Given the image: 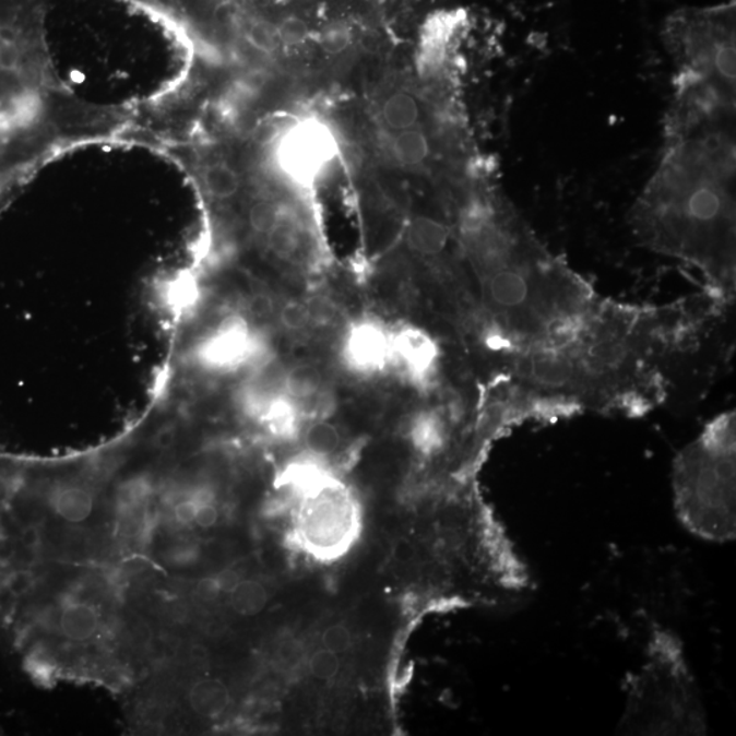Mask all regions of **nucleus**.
Segmentation results:
<instances>
[{"instance_id": "nucleus-1", "label": "nucleus", "mask_w": 736, "mask_h": 736, "mask_svg": "<svg viewBox=\"0 0 736 736\" xmlns=\"http://www.w3.org/2000/svg\"><path fill=\"white\" fill-rule=\"evenodd\" d=\"M663 156L637 198L641 245L701 273L717 301L736 290L735 112L667 114Z\"/></svg>"}, {"instance_id": "nucleus-2", "label": "nucleus", "mask_w": 736, "mask_h": 736, "mask_svg": "<svg viewBox=\"0 0 736 736\" xmlns=\"http://www.w3.org/2000/svg\"><path fill=\"white\" fill-rule=\"evenodd\" d=\"M674 503L691 534L723 543L736 534V416L708 423L674 460Z\"/></svg>"}, {"instance_id": "nucleus-3", "label": "nucleus", "mask_w": 736, "mask_h": 736, "mask_svg": "<svg viewBox=\"0 0 736 736\" xmlns=\"http://www.w3.org/2000/svg\"><path fill=\"white\" fill-rule=\"evenodd\" d=\"M625 732L640 734H704V708L677 637L655 631L646 661L629 679Z\"/></svg>"}, {"instance_id": "nucleus-4", "label": "nucleus", "mask_w": 736, "mask_h": 736, "mask_svg": "<svg viewBox=\"0 0 736 736\" xmlns=\"http://www.w3.org/2000/svg\"><path fill=\"white\" fill-rule=\"evenodd\" d=\"M735 0L669 14L662 37L677 79L700 82L735 102Z\"/></svg>"}, {"instance_id": "nucleus-5", "label": "nucleus", "mask_w": 736, "mask_h": 736, "mask_svg": "<svg viewBox=\"0 0 736 736\" xmlns=\"http://www.w3.org/2000/svg\"><path fill=\"white\" fill-rule=\"evenodd\" d=\"M358 502L336 477L300 498L296 531L306 550L320 559L342 557L359 535Z\"/></svg>"}, {"instance_id": "nucleus-6", "label": "nucleus", "mask_w": 736, "mask_h": 736, "mask_svg": "<svg viewBox=\"0 0 736 736\" xmlns=\"http://www.w3.org/2000/svg\"><path fill=\"white\" fill-rule=\"evenodd\" d=\"M195 361L206 370L230 372L254 368L272 358L265 339L244 317L225 318L195 348Z\"/></svg>"}, {"instance_id": "nucleus-7", "label": "nucleus", "mask_w": 736, "mask_h": 736, "mask_svg": "<svg viewBox=\"0 0 736 736\" xmlns=\"http://www.w3.org/2000/svg\"><path fill=\"white\" fill-rule=\"evenodd\" d=\"M441 358V345L426 329L404 325L392 331L390 367L397 368L401 376L415 388L431 387Z\"/></svg>"}, {"instance_id": "nucleus-8", "label": "nucleus", "mask_w": 736, "mask_h": 736, "mask_svg": "<svg viewBox=\"0 0 736 736\" xmlns=\"http://www.w3.org/2000/svg\"><path fill=\"white\" fill-rule=\"evenodd\" d=\"M392 331L373 317L351 322L342 340L340 355L356 376L371 377L390 367Z\"/></svg>"}, {"instance_id": "nucleus-9", "label": "nucleus", "mask_w": 736, "mask_h": 736, "mask_svg": "<svg viewBox=\"0 0 736 736\" xmlns=\"http://www.w3.org/2000/svg\"><path fill=\"white\" fill-rule=\"evenodd\" d=\"M332 141L325 129L301 124L285 136L280 147V166L299 182H311L332 156Z\"/></svg>"}, {"instance_id": "nucleus-10", "label": "nucleus", "mask_w": 736, "mask_h": 736, "mask_svg": "<svg viewBox=\"0 0 736 736\" xmlns=\"http://www.w3.org/2000/svg\"><path fill=\"white\" fill-rule=\"evenodd\" d=\"M454 416H449L442 408H427L412 416L408 437L417 452L426 458L438 455L447 449L452 437Z\"/></svg>"}, {"instance_id": "nucleus-11", "label": "nucleus", "mask_w": 736, "mask_h": 736, "mask_svg": "<svg viewBox=\"0 0 736 736\" xmlns=\"http://www.w3.org/2000/svg\"><path fill=\"white\" fill-rule=\"evenodd\" d=\"M450 241H452V228L436 217H416L406 228L405 244L417 256L442 257L449 249Z\"/></svg>"}, {"instance_id": "nucleus-12", "label": "nucleus", "mask_w": 736, "mask_h": 736, "mask_svg": "<svg viewBox=\"0 0 736 736\" xmlns=\"http://www.w3.org/2000/svg\"><path fill=\"white\" fill-rule=\"evenodd\" d=\"M48 503L52 512L70 524H81L91 518L95 498L84 485L68 482L49 488Z\"/></svg>"}, {"instance_id": "nucleus-13", "label": "nucleus", "mask_w": 736, "mask_h": 736, "mask_svg": "<svg viewBox=\"0 0 736 736\" xmlns=\"http://www.w3.org/2000/svg\"><path fill=\"white\" fill-rule=\"evenodd\" d=\"M102 629V615L93 604L70 601L60 608L59 633L73 642L91 641Z\"/></svg>"}, {"instance_id": "nucleus-14", "label": "nucleus", "mask_w": 736, "mask_h": 736, "mask_svg": "<svg viewBox=\"0 0 736 736\" xmlns=\"http://www.w3.org/2000/svg\"><path fill=\"white\" fill-rule=\"evenodd\" d=\"M190 705L198 715L217 717L223 715L229 705V691L222 680L203 679L190 690Z\"/></svg>"}, {"instance_id": "nucleus-15", "label": "nucleus", "mask_w": 736, "mask_h": 736, "mask_svg": "<svg viewBox=\"0 0 736 736\" xmlns=\"http://www.w3.org/2000/svg\"><path fill=\"white\" fill-rule=\"evenodd\" d=\"M422 117L420 106L409 93L397 92L388 97L382 107V119L389 129H415Z\"/></svg>"}, {"instance_id": "nucleus-16", "label": "nucleus", "mask_w": 736, "mask_h": 736, "mask_svg": "<svg viewBox=\"0 0 736 736\" xmlns=\"http://www.w3.org/2000/svg\"><path fill=\"white\" fill-rule=\"evenodd\" d=\"M395 158L406 167H420L430 158L431 142L425 131L409 129L400 131L392 146Z\"/></svg>"}, {"instance_id": "nucleus-17", "label": "nucleus", "mask_w": 736, "mask_h": 736, "mask_svg": "<svg viewBox=\"0 0 736 736\" xmlns=\"http://www.w3.org/2000/svg\"><path fill=\"white\" fill-rule=\"evenodd\" d=\"M323 390V379L318 368L312 365H295L285 372V393L296 403L314 397Z\"/></svg>"}, {"instance_id": "nucleus-18", "label": "nucleus", "mask_w": 736, "mask_h": 736, "mask_svg": "<svg viewBox=\"0 0 736 736\" xmlns=\"http://www.w3.org/2000/svg\"><path fill=\"white\" fill-rule=\"evenodd\" d=\"M304 442L307 453L325 460L329 455L336 453L342 444V434L331 422L314 419L306 428Z\"/></svg>"}, {"instance_id": "nucleus-19", "label": "nucleus", "mask_w": 736, "mask_h": 736, "mask_svg": "<svg viewBox=\"0 0 736 736\" xmlns=\"http://www.w3.org/2000/svg\"><path fill=\"white\" fill-rule=\"evenodd\" d=\"M228 595L230 607L246 617L260 614L268 603L266 587L254 580H240Z\"/></svg>"}, {"instance_id": "nucleus-20", "label": "nucleus", "mask_w": 736, "mask_h": 736, "mask_svg": "<svg viewBox=\"0 0 736 736\" xmlns=\"http://www.w3.org/2000/svg\"><path fill=\"white\" fill-rule=\"evenodd\" d=\"M152 494V483L147 477L136 476L119 486L115 502L120 513H135L144 507Z\"/></svg>"}, {"instance_id": "nucleus-21", "label": "nucleus", "mask_w": 736, "mask_h": 736, "mask_svg": "<svg viewBox=\"0 0 736 736\" xmlns=\"http://www.w3.org/2000/svg\"><path fill=\"white\" fill-rule=\"evenodd\" d=\"M282 212H280L276 202L268 200V198H258L252 201L247 211V224L250 229L258 236H266L276 227Z\"/></svg>"}, {"instance_id": "nucleus-22", "label": "nucleus", "mask_w": 736, "mask_h": 736, "mask_svg": "<svg viewBox=\"0 0 736 736\" xmlns=\"http://www.w3.org/2000/svg\"><path fill=\"white\" fill-rule=\"evenodd\" d=\"M278 321L285 331L300 333L312 323L310 304L301 299H289L280 307Z\"/></svg>"}, {"instance_id": "nucleus-23", "label": "nucleus", "mask_w": 736, "mask_h": 736, "mask_svg": "<svg viewBox=\"0 0 736 736\" xmlns=\"http://www.w3.org/2000/svg\"><path fill=\"white\" fill-rule=\"evenodd\" d=\"M310 35V26L307 21L298 15L282 16L277 21L278 40L285 46H298Z\"/></svg>"}, {"instance_id": "nucleus-24", "label": "nucleus", "mask_w": 736, "mask_h": 736, "mask_svg": "<svg viewBox=\"0 0 736 736\" xmlns=\"http://www.w3.org/2000/svg\"><path fill=\"white\" fill-rule=\"evenodd\" d=\"M310 673L312 677L321 680H331L340 672V657L337 653L322 648L310 657L309 662Z\"/></svg>"}, {"instance_id": "nucleus-25", "label": "nucleus", "mask_w": 736, "mask_h": 736, "mask_svg": "<svg viewBox=\"0 0 736 736\" xmlns=\"http://www.w3.org/2000/svg\"><path fill=\"white\" fill-rule=\"evenodd\" d=\"M351 41V33L347 26L344 24H333L325 27V31L322 32L320 43L323 49L327 52L339 54L344 51L348 47Z\"/></svg>"}, {"instance_id": "nucleus-26", "label": "nucleus", "mask_w": 736, "mask_h": 736, "mask_svg": "<svg viewBox=\"0 0 736 736\" xmlns=\"http://www.w3.org/2000/svg\"><path fill=\"white\" fill-rule=\"evenodd\" d=\"M351 641H353V639H351L349 630L343 625L331 626V628H328L322 636L323 648L337 653V655L349 650Z\"/></svg>"}, {"instance_id": "nucleus-27", "label": "nucleus", "mask_w": 736, "mask_h": 736, "mask_svg": "<svg viewBox=\"0 0 736 736\" xmlns=\"http://www.w3.org/2000/svg\"><path fill=\"white\" fill-rule=\"evenodd\" d=\"M392 555L395 562L403 565L414 563L419 557L416 546L406 537H400L393 543Z\"/></svg>"}, {"instance_id": "nucleus-28", "label": "nucleus", "mask_w": 736, "mask_h": 736, "mask_svg": "<svg viewBox=\"0 0 736 736\" xmlns=\"http://www.w3.org/2000/svg\"><path fill=\"white\" fill-rule=\"evenodd\" d=\"M218 521V509L212 501L198 503L194 523L201 529H212Z\"/></svg>"}, {"instance_id": "nucleus-29", "label": "nucleus", "mask_w": 736, "mask_h": 736, "mask_svg": "<svg viewBox=\"0 0 736 736\" xmlns=\"http://www.w3.org/2000/svg\"><path fill=\"white\" fill-rule=\"evenodd\" d=\"M198 503L191 496L182 499L174 507V518L179 524L190 525L194 523Z\"/></svg>"}, {"instance_id": "nucleus-30", "label": "nucleus", "mask_w": 736, "mask_h": 736, "mask_svg": "<svg viewBox=\"0 0 736 736\" xmlns=\"http://www.w3.org/2000/svg\"><path fill=\"white\" fill-rule=\"evenodd\" d=\"M222 592V587H219L216 577H207V579H202L195 586V595L202 602L216 601L219 593Z\"/></svg>"}]
</instances>
